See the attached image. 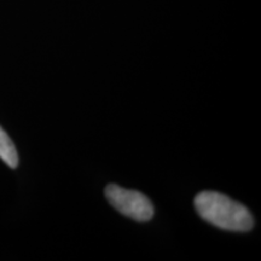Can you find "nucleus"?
Returning <instances> with one entry per match:
<instances>
[{
  "label": "nucleus",
  "mask_w": 261,
  "mask_h": 261,
  "mask_svg": "<svg viewBox=\"0 0 261 261\" xmlns=\"http://www.w3.org/2000/svg\"><path fill=\"white\" fill-rule=\"evenodd\" d=\"M108 202L120 213L136 221H149L154 217L155 210L151 201L142 192L109 184L104 190Z\"/></svg>",
  "instance_id": "f03ea898"
},
{
  "label": "nucleus",
  "mask_w": 261,
  "mask_h": 261,
  "mask_svg": "<svg viewBox=\"0 0 261 261\" xmlns=\"http://www.w3.org/2000/svg\"><path fill=\"white\" fill-rule=\"evenodd\" d=\"M0 159L11 168H16L18 166V155L16 146L2 127H0Z\"/></svg>",
  "instance_id": "7ed1b4c3"
},
{
  "label": "nucleus",
  "mask_w": 261,
  "mask_h": 261,
  "mask_svg": "<svg viewBox=\"0 0 261 261\" xmlns=\"http://www.w3.org/2000/svg\"><path fill=\"white\" fill-rule=\"evenodd\" d=\"M194 204L202 219L221 230L248 232L254 227V218L246 205L220 192L202 191Z\"/></svg>",
  "instance_id": "f257e3e1"
}]
</instances>
